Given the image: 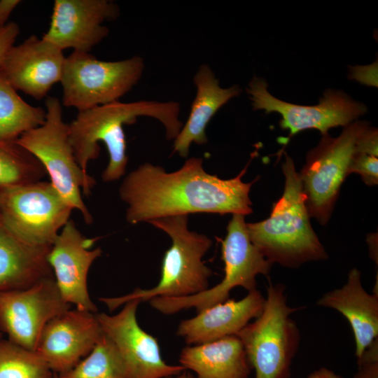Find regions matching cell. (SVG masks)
<instances>
[{"label":"cell","mask_w":378,"mask_h":378,"mask_svg":"<svg viewBox=\"0 0 378 378\" xmlns=\"http://www.w3.org/2000/svg\"><path fill=\"white\" fill-rule=\"evenodd\" d=\"M249 162L230 179L207 173L200 158L188 159L172 172L146 162L130 172L119 188L120 200L127 205L126 220L136 225L196 213L249 214V192L258 179L242 181Z\"/></svg>","instance_id":"cell-1"},{"label":"cell","mask_w":378,"mask_h":378,"mask_svg":"<svg viewBox=\"0 0 378 378\" xmlns=\"http://www.w3.org/2000/svg\"><path fill=\"white\" fill-rule=\"evenodd\" d=\"M179 114L180 104L176 102H116L78 111L68 124L69 139L78 165L87 173L90 161L99 155V143L103 142L108 163L102 178L105 183L112 182L125 174L128 162L123 126L134 123L139 116L151 117L162 122L166 138L174 140L183 127Z\"/></svg>","instance_id":"cell-2"},{"label":"cell","mask_w":378,"mask_h":378,"mask_svg":"<svg viewBox=\"0 0 378 378\" xmlns=\"http://www.w3.org/2000/svg\"><path fill=\"white\" fill-rule=\"evenodd\" d=\"M285 158L281 197L273 204L270 217L246 223V227L251 241L269 261L298 268L305 262L326 260L328 254L312 227L300 174L293 159L286 153Z\"/></svg>","instance_id":"cell-3"},{"label":"cell","mask_w":378,"mask_h":378,"mask_svg":"<svg viewBox=\"0 0 378 378\" xmlns=\"http://www.w3.org/2000/svg\"><path fill=\"white\" fill-rule=\"evenodd\" d=\"M188 216H175L150 221L172 240L165 251L158 284L150 289L136 288L119 297L101 298L110 311L130 300L146 302L155 297H185L206 290L212 271L202 258L212 245L206 235L188 227Z\"/></svg>","instance_id":"cell-4"},{"label":"cell","mask_w":378,"mask_h":378,"mask_svg":"<svg viewBox=\"0 0 378 378\" xmlns=\"http://www.w3.org/2000/svg\"><path fill=\"white\" fill-rule=\"evenodd\" d=\"M45 104L44 122L24 133L16 143L39 161L51 184L74 210L80 213L85 223L91 224L93 217L82 194L89 195L96 181L76 161L60 101L55 97H48Z\"/></svg>","instance_id":"cell-5"},{"label":"cell","mask_w":378,"mask_h":378,"mask_svg":"<svg viewBox=\"0 0 378 378\" xmlns=\"http://www.w3.org/2000/svg\"><path fill=\"white\" fill-rule=\"evenodd\" d=\"M285 286L270 284L260 315L237 335L255 372V378H288L300 335L290 315Z\"/></svg>","instance_id":"cell-6"},{"label":"cell","mask_w":378,"mask_h":378,"mask_svg":"<svg viewBox=\"0 0 378 378\" xmlns=\"http://www.w3.org/2000/svg\"><path fill=\"white\" fill-rule=\"evenodd\" d=\"M224 277L211 288L185 297H155L150 304L163 314H173L183 309L195 308L197 312L229 299L230 291L242 287L248 291L256 289V276H267L272 263L251 241L243 214H232L227 234L221 240Z\"/></svg>","instance_id":"cell-7"},{"label":"cell","mask_w":378,"mask_h":378,"mask_svg":"<svg viewBox=\"0 0 378 378\" xmlns=\"http://www.w3.org/2000/svg\"><path fill=\"white\" fill-rule=\"evenodd\" d=\"M144 67L139 56L108 62L74 51L64 59L62 104L80 111L119 102L139 82Z\"/></svg>","instance_id":"cell-8"},{"label":"cell","mask_w":378,"mask_h":378,"mask_svg":"<svg viewBox=\"0 0 378 378\" xmlns=\"http://www.w3.org/2000/svg\"><path fill=\"white\" fill-rule=\"evenodd\" d=\"M73 210L50 181L0 187V220L31 244L51 246Z\"/></svg>","instance_id":"cell-9"},{"label":"cell","mask_w":378,"mask_h":378,"mask_svg":"<svg viewBox=\"0 0 378 378\" xmlns=\"http://www.w3.org/2000/svg\"><path fill=\"white\" fill-rule=\"evenodd\" d=\"M370 127L366 121H354L337 137L322 134L318 144L307 155L299 173L305 204L310 217L326 224L332 212L342 183L349 175V169L357 143Z\"/></svg>","instance_id":"cell-10"},{"label":"cell","mask_w":378,"mask_h":378,"mask_svg":"<svg viewBox=\"0 0 378 378\" xmlns=\"http://www.w3.org/2000/svg\"><path fill=\"white\" fill-rule=\"evenodd\" d=\"M267 88L265 79L255 76L246 91L254 110H264L265 113L276 112L281 115L280 127L290 132L287 141L305 130L315 129L325 134L331 128L346 127L367 111L363 104L339 90H328L318 104L304 106L279 99L270 94Z\"/></svg>","instance_id":"cell-11"},{"label":"cell","mask_w":378,"mask_h":378,"mask_svg":"<svg viewBox=\"0 0 378 378\" xmlns=\"http://www.w3.org/2000/svg\"><path fill=\"white\" fill-rule=\"evenodd\" d=\"M71 306L53 276L26 288L0 292V331L9 341L34 351L46 324Z\"/></svg>","instance_id":"cell-12"},{"label":"cell","mask_w":378,"mask_h":378,"mask_svg":"<svg viewBox=\"0 0 378 378\" xmlns=\"http://www.w3.org/2000/svg\"><path fill=\"white\" fill-rule=\"evenodd\" d=\"M139 303L130 300L115 315L96 313L103 333L120 356L126 378H165L186 370L180 365L167 364L157 339L140 327L136 320Z\"/></svg>","instance_id":"cell-13"},{"label":"cell","mask_w":378,"mask_h":378,"mask_svg":"<svg viewBox=\"0 0 378 378\" xmlns=\"http://www.w3.org/2000/svg\"><path fill=\"white\" fill-rule=\"evenodd\" d=\"M97 239L84 236L70 219L47 256L62 298L78 309L93 313L97 307L90 298L87 279L91 265L102 253L100 247L92 248Z\"/></svg>","instance_id":"cell-14"},{"label":"cell","mask_w":378,"mask_h":378,"mask_svg":"<svg viewBox=\"0 0 378 378\" xmlns=\"http://www.w3.org/2000/svg\"><path fill=\"white\" fill-rule=\"evenodd\" d=\"M118 15V6L108 0H55L42 38L62 51L89 52L109 33L103 23Z\"/></svg>","instance_id":"cell-15"},{"label":"cell","mask_w":378,"mask_h":378,"mask_svg":"<svg viewBox=\"0 0 378 378\" xmlns=\"http://www.w3.org/2000/svg\"><path fill=\"white\" fill-rule=\"evenodd\" d=\"M102 334L96 313L69 309L46 324L34 351L59 374L85 358Z\"/></svg>","instance_id":"cell-16"},{"label":"cell","mask_w":378,"mask_h":378,"mask_svg":"<svg viewBox=\"0 0 378 378\" xmlns=\"http://www.w3.org/2000/svg\"><path fill=\"white\" fill-rule=\"evenodd\" d=\"M64 59L62 50L32 35L8 51L0 75L17 91L40 100L60 82Z\"/></svg>","instance_id":"cell-17"},{"label":"cell","mask_w":378,"mask_h":378,"mask_svg":"<svg viewBox=\"0 0 378 378\" xmlns=\"http://www.w3.org/2000/svg\"><path fill=\"white\" fill-rule=\"evenodd\" d=\"M265 298L257 290L248 291L239 300H227L206 307L190 318L183 320L177 335L188 344H200L236 335L250 321L258 317Z\"/></svg>","instance_id":"cell-18"},{"label":"cell","mask_w":378,"mask_h":378,"mask_svg":"<svg viewBox=\"0 0 378 378\" xmlns=\"http://www.w3.org/2000/svg\"><path fill=\"white\" fill-rule=\"evenodd\" d=\"M317 304L334 309L346 318L354 332L357 358L378 337V292L370 294L364 289L356 268L350 270L342 287L326 293Z\"/></svg>","instance_id":"cell-19"},{"label":"cell","mask_w":378,"mask_h":378,"mask_svg":"<svg viewBox=\"0 0 378 378\" xmlns=\"http://www.w3.org/2000/svg\"><path fill=\"white\" fill-rule=\"evenodd\" d=\"M193 81L197 88L195 97L186 123L174 139L173 152L183 158L188 155L192 143H207L206 128L209 121L223 105L241 92L238 85L221 88L214 71L206 64L200 66Z\"/></svg>","instance_id":"cell-20"},{"label":"cell","mask_w":378,"mask_h":378,"mask_svg":"<svg viewBox=\"0 0 378 378\" xmlns=\"http://www.w3.org/2000/svg\"><path fill=\"white\" fill-rule=\"evenodd\" d=\"M50 248L24 241L0 220V292L26 288L53 276L47 258Z\"/></svg>","instance_id":"cell-21"},{"label":"cell","mask_w":378,"mask_h":378,"mask_svg":"<svg viewBox=\"0 0 378 378\" xmlns=\"http://www.w3.org/2000/svg\"><path fill=\"white\" fill-rule=\"evenodd\" d=\"M180 365L195 373V378H248L251 366L243 344L236 335L184 347Z\"/></svg>","instance_id":"cell-22"},{"label":"cell","mask_w":378,"mask_h":378,"mask_svg":"<svg viewBox=\"0 0 378 378\" xmlns=\"http://www.w3.org/2000/svg\"><path fill=\"white\" fill-rule=\"evenodd\" d=\"M46 110L33 106L0 75V140L15 141L21 135L41 125Z\"/></svg>","instance_id":"cell-23"},{"label":"cell","mask_w":378,"mask_h":378,"mask_svg":"<svg viewBox=\"0 0 378 378\" xmlns=\"http://www.w3.org/2000/svg\"><path fill=\"white\" fill-rule=\"evenodd\" d=\"M53 378H126V374L115 345L103 333L85 358L71 370Z\"/></svg>","instance_id":"cell-24"},{"label":"cell","mask_w":378,"mask_h":378,"mask_svg":"<svg viewBox=\"0 0 378 378\" xmlns=\"http://www.w3.org/2000/svg\"><path fill=\"white\" fill-rule=\"evenodd\" d=\"M46 175L39 161L16 141L0 140V187L41 181Z\"/></svg>","instance_id":"cell-25"},{"label":"cell","mask_w":378,"mask_h":378,"mask_svg":"<svg viewBox=\"0 0 378 378\" xmlns=\"http://www.w3.org/2000/svg\"><path fill=\"white\" fill-rule=\"evenodd\" d=\"M52 372L35 352L0 340V378H53Z\"/></svg>","instance_id":"cell-26"},{"label":"cell","mask_w":378,"mask_h":378,"mask_svg":"<svg viewBox=\"0 0 378 378\" xmlns=\"http://www.w3.org/2000/svg\"><path fill=\"white\" fill-rule=\"evenodd\" d=\"M349 174H358L368 186H375L378 183V156L356 151L349 169Z\"/></svg>","instance_id":"cell-27"},{"label":"cell","mask_w":378,"mask_h":378,"mask_svg":"<svg viewBox=\"0 0 378 378\" xmlns=\"http://www.w3.org/2000/svg\"><path fill=\"white\" fill-rule=\"evenodd\" d=\"M358 370L354 378H378V338L358 358Z\"/></svg>","instance_id":"cell-28"},{"label":"cell","mask_w":378,"mask_h":378,"mask_svg":"<svg viewBox=\"0 0 378 378\" xmlns=\"http://www.w3.org/2000/svg\"><path fill=\"white\" fill-rule=\"evenodd\" d=\"M19 33V25L15 22H9L0 29V65L8 51L14 46Z\"/></svg>","instance_id":"cell-29"},{"label":"cell","mask_w":378,"mask_h":378,"mask_svg":"<svg viewBox=\"0 0 378 378\" xmlns=\"http://www.w3.org/2000/svg\"><path fill=\"white\" fill-rule=\"evenodd\" d=\"M20 2L19 0L0 1V29L8 23L7 21L11 13Z\"/></svg>","instance_id":"cell-30"},{"label":"cell","mask_w":378,"mask_h":378,"mask_svg":"<svg viewBox=\"0 0 378 378\" xmlns=\"http://www.w3.org/2000/svg\"><path fill=\"white\" fill-rule=\"evenodd\" d=\"M307 378H342L339 374H337L333 371L322 368L313 372Z\"/></svg>","instance_id":"cell-31"},{"label":"cell","mask_w":378,"mask_h":378,"mask_svg":"<svg viewBox=\"0 0 378 378\" xmlns=\"http://www.w3.org/2000/svg\"><path fill=\"white\" fill-rule=\"evenodd\" d=\"M165 378H195V377L193 376L191 373L187 372L186 370H184L176 375L170 376Z\"/></svg>","instance_id":"cell-32"},{"label":"cell","mask_w":378,"mask_h":378,"mask_svg":"<svg viewBox=\"0 0 378 378\" xmlns=\"http://www.w3.org/2000/svg\"><path fill=\"white\" fill-rule=\"evenodd\" d=\"M1 336H2L1 332L0 331V340H1Z\"/></svg>","instance_id":"cell-33"}]
</instances>
